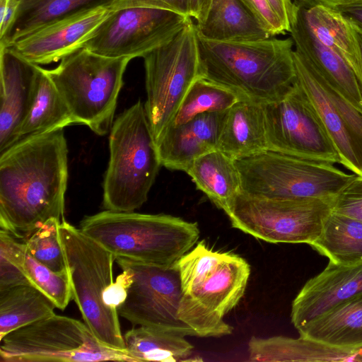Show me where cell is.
Returning <instances> with one entry per match:
<instances>
[{"mask_svg": "<svg viewBox=\"0 0 362 362\" xmlns=\"http://www.w3.org/2000/svg\"><path fill=\"white\" fill-rule=\"evenodd\" d=\"M0 156V228L25 240L48 219L63 221L68 181L64 129L21 139Z\"/></svg>", "mask_w": 362, "mask_h": 362, "instance_id": "cell-1", "label": "cell"}, {"mask_svg": "<svg viewBox=\"0 0 362 362\" xmlns=\"http://www.w3.org/2000/svg\"><path fill=\"white\" fill-rule=\"evenodd\" d=\"M202 78L242 100L265 105L283 98L296 82L291 38L218 41L198 35Z\"/></svg>", "mask_w": 362, "mask_h": 362, "instance_id": "cell-2", "label": "cell"}, {"mask_svg": "<svg viewBox=\"0 0 362 362\" xmlns=\"http://www.w3.org/2000/svg\"><path fill=\"white\" fill-rule=\"evenodd\" d=\"M80 229L115 259L162 267L175 264L200 235L197 222L179 217L110 210L85 217Z\"/></svg>", "mask_w": 362, "mask_h": 362, "instance_id": "cell-3", "label": "cell"}, {"mask_svg": "<svg viewBox=\"0 0 362 362\" xmlns=\"http://www.w3.org/2000/svg\"><path fill=\"white\" fill-rule=\"evenodd\" d=\"M109 147L103 207L115 211H134L147 201L162 166L144 104L140 100L114 121Z\"/></svg>", "mask_w": 362, "mask_h": 362, "instance_id": "cell-4", "label": "cell"}, {"mask_svg": "<svg viewBox=\"0 0 362 362\" xmlns=\"http://www.w3.org/2000/svg\"><path fill=\"white\" fill-rule=\"evenodd\" d=\"M128 57H107L83 47L46 69L76 124L95 134L108 133L114 122Z\"/></svg>", "mask_w": 362, "mask_h": 362, "instance_id": "cell-5", "label": "cell"}, {"mask_svg": "<svg viewBox=\"0 0 362 362\" xmlns=\"http://www.w3.org/2000/svg\"><path fill=\"white\" fill-rule=\"evenodd\" d=\"M59 233L66 262L71 296L84 322L107 346L125 349L117 310L109 306L104 295L113 281L114 255L80 228L65 219Z\"/></svg>", "mask_w": 362, "mask_h": 362, "instance_id": "cell-6", "label": "cell"}, {"mask_svg": "<svg viewBox=\"0 0 362 362\" xmlns=\"http://www.w3.org/2000/svg\"><path fill=\"white\" fill-rule=\"evenodd\" d=\"M235 163L240 177L241 192L268 199L332 200L357 175L334 163L271 149L235 160Z\"/></svg>", "mask_w": 362, "mask_h": 362, "instance_id": "cell-7", "label": "cell"}, {"mask_svg": "<svg viewBox=\"0 0 362 362\" xmlns=\"http://www.w3.org/2000/svg\"><path fill=\"white\" fill-rule=\"evenodd\" d=\"M1 362H136L126 349L111 348L86 323L55 313L1 340Z\"/></svg>", "mask_w": 362, "mask_h": 362, "instance_id": "cell-8", "label": "cell"}, {"mask_svg": "<svg viewBox=\"0 0 362 362\" xmlns=\"http://www.w3.org/2000/svg\"><path fill=\"white\" fill-rule=\"evenodd\" d=\"M147 118L156 142L186 93L202 76L198 31L192 19L170 41L144 57Z\"/></svg>", "mask_w": 362, "mask_h": 362, "instance_id": "cell-9", "label": "cell"}, {"mask_svg": "<svg viewBox=\"0 0 362 362\" xmlns=\"http://www.w3.org/2000/svg\"><path fill=\"white\" fill-rule=\"evenodd\" d=\"M331 199L275 200L240 192L226 214L232 227L271 243L310 245L332 211Z\"/></svg>", "mask_w": 362, "mask_h": 362, "instance_id": "cell-10", "label": "cell"}, {"mask_svg": "<svg viewBox=\"0 0 362 362\" xmlns=\"http://www.w3.org/2000/svg\"><path fill=\"white\" fill-rule=\"evenodd\" d=\"M115 261L128 276L126 297L117 308L119 315L134 326L158 328L183 337L197 336L179 316L183 292L177 262L162 267L122 257Z\"/></svg>", "mask_w": 362, "mask_h": 362, "instance_id": "cell-11", "label": "cell"}, {"mask_svg": "<svg viewBox=\"0 0 362 362\" xmlns=\"http://www.w3.org/2000/svg\"><path fill=\"white\" fill-rule=\"evenodd\" d=\"M176 264L183 294L223 317L243 296L250 275V266L244 258L214 251L204 240Z\"/></svg>", "mask_w": 362, "mask_h": 362, "instance_id": "cell-12", "label": "cell"}, {"mask_svg": "<svg viewBox=\"0 0 362 362\" xmlns=\"http://www.w3.org/2000/svg\"><path fill=\"white\" fill-rule=\"evenodd\" d=\"M191 19L146 7L111 11L83 47L107 57H144L170 41Z\"/></svg>", "mask_w": 362, "mask_h": 362, "instance_id": "cell-13", "label": "cell"}, {"mask_svg": "<svg viewBox=\"0 0 362 362\" xmlns=\"http://www.w3.org/2000/svg\"><path fill=\"white\" fill-rule=\"evenodd\" d=\"M269 149L340 165L339 155L298 85L276 102L264 105Z\"/></svg>", "mask_w": 362, "mask_h": 362, "instance_id": "cell-14", "label": "cell"}, {"mask_svg": "<svg viewBox=\"0 0 362 362\" xmlns=\"http://www.w3.org/2000/svg\"><path fill=\"white\" fill-rule=\"evenodd\" d=\"M110 13L105 6L81 11L42 27L11 47L39 66L57 62L83 48Z\"/></svg>", "mask_w": 362, "mask_h": 362, "instance_id": "cell-15", "label": "cell"}, {"mask_svg": "<svg viewBox=\"0 0 362 362\" xmlns=\"http://www.w3.org/2000/svg\"><path fill=\"white\" fill-rule=\"evenodd\" d=\"M362 294V262L349 265L329 262L310 279L292 302L291 319L298 331L336 307Z\"/></svg>", "mask_w": 362, "mask_h": 362, "instance_id": "cell-16", "label": "cell"}, {"mask_svg": "<svg viewBox=\"0 0 362 362\" xmlns=\"http://www.w3.org/2000/svg\"><path fill=\"white\" fill-rule=\"evenodd\" d=\"M37 65L11 47H0V153L18 141L28 112Z\"/></svg>", "mask_w": 362, "mask_h": 362, "instance_id": "cell-17", "label": "cell"}, {"mask_svg": "<svg viewBox=\"0 0 362 362\" xmlns=\"http://www.w3.org/2000/svg\"><path fill=\"white\" fill-rule=\"evenodd\" d=\"M293 57L296 82L335 148L340 165L351 173L362 176V150L358 143L326 93L309 61L296 50Z\"/></svg>", "mask_w": 362, "mask_h": 362, "instance_id": "cell-18", "label": "cell"}, {"mask_svg": "<svg viewBox=\"0 0 362 362\" xmlns=\"http://www.w3.org/2000/svg\"><path fill=\"white\" fill-rule=\"evenodd\" d=\"M226 112L203 113L170 126L156 142L161 165L185 172L196 158L217 149Z\"/></svg>", "mask_w": 362, "mask_h": 362, "instance_id": "cell-19", "label": "cell"}, {"mask_svg": "<svg viewBox=\"0 0 362 362\" xmlns=\"http://www.w3.org/2000/svg\"><path fill=\"white\" fill-rule=\"evenodd\" d=\"M295 50L305 57L322 78L343 94L362 112V88L349 64L313 33L303 15L300 3L293 2L289 31Z\"/></svg>", "mask_w": 362, "mask_h": 362, "instance_id": "cell-20", "label": "cell"}, {"mask_svg": "<svg viewBox=\"0 0 362 362\" xmlns=\"http://www.w3.org/2000/svg\"><path fill=\"white\" fill-rule=\"evenodd\" d=\"M267 149L264 105L239 100L226 112L217 150L237 160Z\"/></svg>", "mask_w": 362, "mask_h": 362, "instance_id": "cell-21", "label": "cell"}, {"mask_svg": "<svg viewBox=\"0 0 362 362\" xmlns=\"http://www.w3.org/2000/svg\"><path fill=\"white\" fill-rule=\"evenodd\" d=\"M185 173L197 189L226 214L241 192L240 177L235 160L217 149L196 158Z\"/></svg>", "mask_w": 362, "mask_h": 362, "instance_id": "cell-22", "label": "cell"}, {"mask_svg": "<svg viewBox=\"0 0 362 362\" xmlns=\"http://www.w3.org/2000/svg\"><path fill=\"white\" fill-rule=\"evenodd\" d=\"M300 5L305 21L313 33L349 64L362 88L360 49L351 21L338 11L324 6L306 8Z\"/></svg>", "mask_w": 362, "mask_h": 362, "instance_id": "cell-23", "label": "cell"}, {"mask_svg": "<svg viewBox=\"0 0 362 362\" xmlns=\"http://www.w3.org/2000/svg\"><path fill=\"white\" fill-rule=\"evenodd\" d=\"M327 345L362 349V294L336 307L298 331Z\"/></svg>", "mask_w": 362, "mask_h": 362, "instance_id": "cell-24", "label": "cell"}, {"mask_svg": "<svg viewBox=\"0 0 362 362\" xmlns=\"http://www.w3.org/2000/svg\"><path fill=\"white\" fill-rule=\"evenodd\" d=\"M76 124L46 69L37 65L33 98L18 141Z\"/></svg>", "mask_w": 362, "mask_h": 362, "instance_id": "cell-25", "label": "cell"}, {"mask_svg": "<svg viewBox=\"0 0 362 362\" xmlns=\"http://www.w3.org/2000/svg\"><path fill=\"white\" fill-rule=\"evenodd\" d=\"M16 20L0 40V47H11L42 27L83 10L110 7L115 0H18Z\"/></svg>", "mask_w": 362, "mask_h": 362, "instance_id": "cell-26", "label": "cell"}, {"mask_svg": "<svg viewBox=\"0 0 362 362\" xmlns=\"http://www.w3.org/2000/svg\"><path fill=\"white\" fill-rule=\"evenodd\" d=\"M198 35L218 41H247L271 36L240 0H213L205 21L197 25Z\"/></svg>", "mask_w": 362, "mask_h": 362, "instance_id": "cell-27", "label": "cell"}, {"mask_svg": "<svg viewBox=\"0 0 362 362\" xmlns=\"http://www.w3.org/2000/svg\"><path fill=\"white\" fill-rule=\"evenodd\" d=\"M185 337L151 327L137 326L124 336L125 349L136 362H187L202 359Z\"/></svg>", "mask_w": 362, "mask_h": 362, "instance_id": "cell-28", "label": "cell"}, {"mask_svg": "<svg viewBox=\"0 0 362 362\" xmlns=\"http://www.w3.org/2000/svg\"><path fill=\"white\" fill-rule=\"evenodd\" d=\"M310 246L335 264L361 262L362 221L331 211Z\"/></svg>", "mask_w": 362, "mask_h": 362, "instance_id": "cell-29", "label": "cell"}, {"mask_svg": "<svg viewBox=\"0 0 362 362\" xmlns=\"http://www.w3.org/2000/svg\"><path fill=\"white\" fill-rule=\"evenodd\" d=\"M55 308L31 284L0 290V340L11 332L54 314Z\"/></svg>", "mask_w": 362, "mask_h": 362, "instance_id": "cell-30", "label": "cell"}, {"mask_svg": "<svg viewBox=\"0 0 362 362\" xmlns=\"http://www.w3.org/2000/svg\"><path fill=\"white\" fill-rule=\"evenodd\" d=\"M14 260L30 284L48 297L56 308L64 310L72 299L68 272L52 271L35 259L28 251L25 240L10 233Z\"/></svg>", "mask_w": 362, "mask_h": 362, "instance_id": "cell-31", "label": "cell"}, {"mask_svg": "<svg viewBox=\"0 0 362 362\" xmlns=\"http://www.w3.org/2000/svg\"><path fill=\"white\" fill-rule=\"evenodd\" d=\"M239 100L231 90L199 78L186 93L170 126L182 124L203 113L226 111Z\"/></svg>", "mask_w": 362, "mask_h": 362, "instance_id": "cell-32", "label": "cell"}, {"mask_svg": "<svg viewBox=\"0 0 362 362\" xmlns=\"http://www.w3.org/2000/svg\"><path fill=\"white\" fill-rule=\"evenodd\" d=\"M61 221L51 218L25 240L28 252L38 262L58 273L67 272L59 233Z\"/></svg>", "mask_w": 362, "mask_h": 362, "instance_id": "cell-33", "label": "cell"}, {"mask_svg": "<svg viewBox=\"0 0 362 362\" xmlns=\"http://www.w3.org/2000/svg\"><path fill=\"white\" fill-rule=\"evenodd\" d=\"M21 284H30L14 260L9 233L0 228V290Z\"/></svg>", "mask_w": 362, "mask_h": 362, "instance_id": "cell-34", "label": "cell"}, {"mask_svg": "<svg viewBox=\"0 0 362 362\" xmlns=\"http://www.w3.org/2000/svg\"><path fill=\"white\" fill-rule=\"evenodd\" d=\"M332 211L362 221V176L356 175L332 199Z\"/></svg>", "mask_w": 362, "mask_h": 362, "instance_id": "cell-35", "label": "cell"}, {"mask_svg": "<svg viewBox=\"0 0 362 362\" xmlns=\"http://www.w3.org/2000/svg\"><path fill=\"white\" fill-rule=\"evenodd\" d=\"M259 25L272 37L284 34L286 28L267 0H240Z\"/></svg>", "mask_w": 362, "mask_h": 362, "instance_id": "cell-36", "label": "cell"}, {"mask_svg": "<svg viewBox=\"0 0 362 362\" xmlns=\"http://www.w3.org/2000/svg\"><path fill=\"white\" fill-rule=\"evenodd\" d=\"M189 5L190 0H115L110 9L115 11L128 7H146L169 11L191 18Z\"/></svg>", "mask_w": 362, "mask_h": 362, "instance_id": "cell-37", "label": "cell"}, {"mask_svg": "<svg viewBox=\"0 0 362 362\" xmlns=\"http://www.w3.org/2000/svg\"><path fill=\"white\" fill-rule=\"evenodd\" d=\"M18 0H0V40L13 25L18 13Z\"/></svg>", "mask_w": 362, "mask_h": 362, "instance_id": "cell-38", "label": "cell"}, {"mask_svg": "<svg viewBox=\"0 0 362 362\" xmlns=\"http://www.w3.org/2000/svg\"><path fill=\"white\" fill-rule=\"evenodd\" d=\"M267 1L281 21L286 31L288 32L290 28V18L293 7L291 0H267Z\"/></svg>", "mask_w": 362, "mask_h": 362, "instance_id": "cell-39", "label": "cell"}, {"mask_svg": "<svg viewBox=\"0 0 362 362\" xmlns=\"http://www.w3.org/2000/svg\"><path fill=\"white\" fill-rule=\"evenodd\" d=\"M334 10L362 29V0L337 7Z\"/></svg>", "mask_w": 362, "mask_h": 362, "instance_id": "cell-40", "label": "cell"}, {"mask_svg": "<svg viewBox=\"0 0 362 362\" xmlns=\"http://www.w3.org/2000/svg\"><path fill=\"white\" fill-rule=\"evenodd\" d=\"M213 0H190L189 15L194 18L197 25L202 24L209 13Z\"/></svg>", "mask_w": 362, "mask_h": 362, "instance_id": "cell-41", "label": "cell"}, {"mask_svg": "<svg viewBox=\"0 0 362 362\" xmlns=\"http://www.w3.org/2000/svg\"><path fill=\"white\" fill-rule=\"evenodd\" d=\"M305 1L313 4V5H321L332 9L337 7L352 4L361 0H303Z\"/></svg>", "mask_w": 362, "mask_h": 362, "instance_id": "cell-42", "label": "cell"}, {"mask_svg": "<svg viewBox=\"0 0 362 362\" xmlns=\"http://www.w3.org/2000/svg\"><path fill=\"white\" fill-rule=\"evenodd\" d=\"M351 24L353 25L355 34L356 35V37H357V40L358 42L360 54H361V65H362V29L358 28V26H356V25H354L352 23H351Z\"/></svg>", "mask_w": 362, "mask_h": 362, "instance_id": "cell-43", "label": "cell"}]
</instances>
